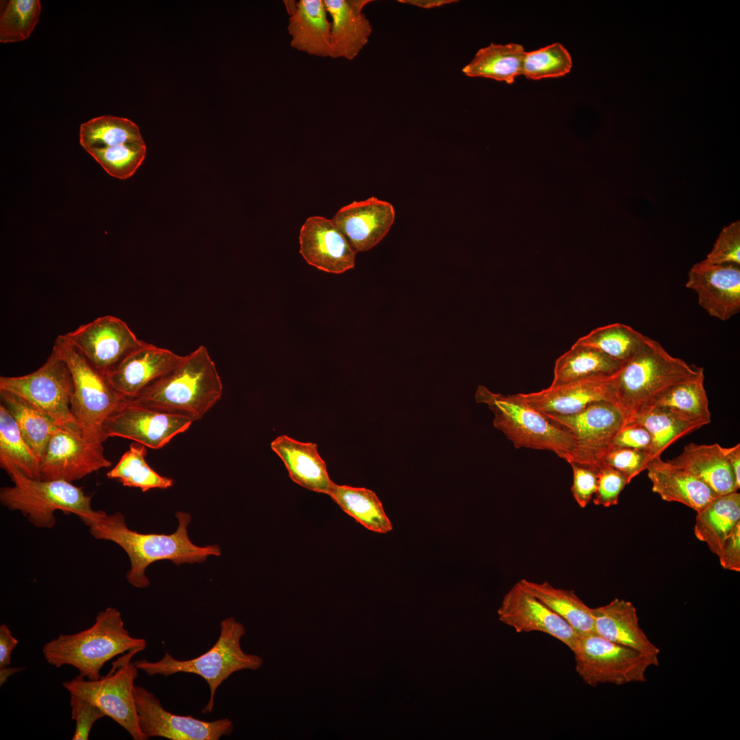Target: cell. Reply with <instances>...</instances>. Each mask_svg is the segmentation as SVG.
<instances>
[{
	"instance_id": "cell-1",
	"label": "cell",
	"mask_w": 740,
	"mask_h": 740,
	"mask_svg": "<svg viewBox=\"0 0 740 740\" xmlns=\"http://www.w3.org/2000/svg\"><path fill=\"white\" fill-rule=\"evenodd\" d=\"M175 517L178 526L172 534L141 533L130 529L125 516L120 512L108 515L103 510L93 517L84 520L91 535L96 539L113 542L127 554L131 567L126 578L132 586L147 588L150 581L145 574L152 563L163 560H171L176 565L184 563H202L208 556L221 554L218 545L198 546L190 540L188 526L191 516L177 511Z\"/></svg>"
},
{
	"instance_id": "cell-2",
	"label": "cell",
	"mask_w": 740,
	"mask_h": 740,
	"mask_svg": "<svg viewBox=\"0 0 740 740\" xmlns=\"http://www.w3.org/2000/svg\"><path fill=\"white\" fill-rule=\"evenodd\" d=\"M147 641L136 638L125 628L121 614L114 607L98 613L93 624L73 634H61L47 642L42 653L48 664L57 668L69 665L89 679L100 678L104 665L132 649H142Z\"/></svg>"
},
{
	"instance_id": "cell-3",
	"label": "cell",
	"mask_w": 740,
	"mask_h": 740,
	"mask_svg": "<svg viewBox=\"0 0 740 740\" xmlns=\"http://www.w3.org/2000/svg\"><path fill=\"white\" fill-rule=\"evenodd\" d=\"M702 375L704 369L669 354L658 341L645 336L633 356L611 379L616 404L628 422L668 388Z\"/></svg>"
},
{
	"instance_id": "cell-4",
	"label": "cell",
	"mask_w": 740,
	"mask_h": 740,
	"mask_svg": "<svg viewBox=\"0 0 740 740\" xmlns=\"http://www.w3.org/2000/svg\"><path fill=\"white\" fill-rule=\"evenodd\" d=\"M223 384L207 348L199 346L131 402L200 419L221 397Z\"/></svg>"
},
{
	"instance_id": "cell-5",
	"label": "cell",
	"mask_w": 740,
	"mask_h": 740,
	"mask_svg": "<svg viewBox=\"0 0 740 740\" xmlns=\"http://www.w3.org/2000/svg\"><path fill=\"white\" fill-rule=\"evenodd\" d=\"M246 632L244 626L230 617L220 624V634L214 645L194 658L178 660L166 650L162 658L156 661L141 659L134 662L137 668L149 676L167 677L177 673L193 674L201 676L210 689L209 700L203 713L212 711L214 695L219 687L235 672L244 669L257 670L263 663L256 654L245 653L241 645Z\"/></svg>"
},
{
	"instance_id": "cell-6",
	"label": "cell",
	"mask_w": 740,
	"mask_h": 740,
	"mask_svg": "<svg viewBox=\"0 0 740 740\" xmlns=\"http://www.w3.org/2000/svg\"><path fill=\"white\" fill-rule=\"evenodd\" d=\"M3 469L14 484L1 488V505L10 510L21 512L36 528H53L57 510L75 514L82 521L99 513L91 506L92 495L72 482L64 480L33 479L12 465Z\"/></svg>"
},
{
	"instance_id": "cell-7",
	"label": "cell",
	"mask_w": 740,
	"mask_h": 740,
	"mask_svg": "<svg viewBox=\"0 0 740 740\" xmlns=\"http://www.w3.org/2000/svg\"><path fill=\"white\" fill-rule=\"evenodd\" d=\"M475 399L477 403L488 406L494 415V427L504 433L515 448L550 451L567 463L573 460L576 453L573 436L513 395L493 393L479 385Z\"/></svg>"
},
{
	"instance_id": "cell-8",
	"label": "cell",
	"mask_w": 740,
	"mask_h": 740,
	"mask_svg": "<svg viewBox=\"0 0 740 740\" xmlns=\"http://www.w3.org/2000/svg\"><path fill=\"white\" fill-rule=\"evenodd\" d=\"M53 348L70 369L74 386L71 410L78 425L88 434L104 442L105 420L127 400L67 340L64 334L56 339Z\"/></svg>"
},
{
	"instance_id": "cell-9",
	"label": "cell",
	"mask_w": 740,
	"mask_h": 740,
	"mask_svg": "<svg viewBox=\"0 0 740 740\" xmlns=\"http://www.w3.org/2000/svg\"><path fill=\"white\" fill-rule=\"evenodd\" d=\"M141 651L132 649L120 655L112 662L109 672L98 679L89 680L78 675L62 684L70 695L97 706L134 740H147L139 728L134 700V682L139 669L132 661Z\"/></svg>"
},
{
	"instance_id": "cell-10",
	"label": "cell",
	"mask_w": 740,
	"mask_h": 740,
	"mask_svg": "<svg viewBox=\"0 0 740 740\" xmlns=\"http://www.w3.org/2000/svg\"><path fill=\"white\" fill-rule=\"evenodd\" d=\"M573 653L577 674L593 687L645 682L648 669L659 664L658 655L613 643L596 634L580 637Z\"/></svg>"
},
{
	"instance_id": "cell-11",
	"label": "cell",
	"mask_w": 740,
	"mask_h": 740,
	"mask_svg": "<svg viewBox=\"0 0 740 740\" xmlns=\"http://www.w3.org/2000/svg\"><path fill=\"white\" fill-rule=\"evenodd\" d=\"M0 390L19 396L62 427L84 431L71 410L74 386L70 369L53 347L36 371L21 376H1Z\"/></svg>"
},
{
	"instance_id": "cell-12",
	"label": "cell",
	"mask_w": 740,
	"mask_h": 740,
	"mask_svg": "<svg viewBox=\"0 0 740 740\" xmlns=\"http://www.w3.org/2000/svg\"><path fill=\"white\" fill-rule=\"evenodd\" d=\"M543 415L573 436L576 453L570 463L595 469L603 465L614 437L628 422L621 409L608 401L592 403L574 415Z\"/></svg>"
},
{
	"instance_id": "cell-13",
	"label": "cell",
	"mask_w": 740,
	"mask_h": 740,
	"mask_svg": "<svg viewBox=\"0 0 740 740\" xmlns=\"http://www.w3.org/2000/svg\"><path fill=\"white\" fill-rule=\"evenodd\" d=\"M103 442L84 431L59 427L51 436L40 461V480H80L111 462Z\"/></svg>"
},
{
	"instance_id": "cell-14",
	"label": "cell",
	"mask_w": 740,
	"mask_h": 740,
	"mask_svg": "<svg viewBox=\"0 0 740 740\" xmlns=\"http://www.w3.org/2000/svg\"><path fill=\"white\" fill-rule=\"evenodd\" d=\"M134 700L139 728L147 739L219 740L234 730L233 722L228 718L205 721L171 713L153 693L141 686L135 685Z\"/></svg>"
},
{
	"instance_id": "cell-15",
	"label": "cell",
	"mask_w": 740,
	"mask_h": 740,
	"mask_svg": "<svg viewBox=\"0 0 740 740\" xmlns=\"http://www.w3.org/2000/svg\"><path fill=\"white\" fill-rule=\"evenodd\" d=\"M195 420L188 416L161 411L126 402L103 422L105 436H118L151 449L166 445L186 431Z\"/></svg>"
},
{
	"instance_id": "cell-16",
	"label": "cell",
	"mask_w": 740,
	"mask_h": 740,
	"mask_svg": "<svg viewBox=\"0 0 740 740\" xmlns=\"http://www.w3.org/2000/svg\"><path fill=\"white\" fill-rule=\"evenodd\" d=\"M64 336L103 375L145 343L125 321L112 315L99 317Z\"/></svg>"
},
{
	"instance_id": "cell-17",
	"label": "cell",
	"mask_w": 740,
	"mask_h": 740,
	"mask_svg": "<svg viewBox=\"0 0 740 740\" xmlns=\"http://www.w3.org/2000/svg\"><path fill=\"white\" fill-rule=\"evenodd\" d=\"M500 619L517 632L549 634L574 652L580 637L560 616L528 591L518 581L505 594L499 608Z\"/></svg>"
},
{
	"instance_id": "cell-18",
	"label": "cell",
	"mask_w": 740,
	"mask_h": 740,
	"mask_svg": "<svg viewBox=\"0 0 740 740\" xmlns=\"http://www.w3.org/2000/svg\"><path fill=\"white\" fill-rule=\"evenodd\" d=\"M686 286L696 293L698 304L713 317L724 321L740 311L739 265L697 262L689 271Z\"/></svg>"
},
{
	"instance_id": "cell-19",
	"label": "cell",
	"mask_w": 740,
	"mask_h": 740,
	"mask_svg": "<svg viewBox=\"0 0 740 740\" xmlns=\"http://www.w3.org/2000/svg\"><path fill=\"white\" fill-rule=\"evenodd\" d=\"M184 357L145 342L105 376L118 393L127 399H132L175 369Z\"/></svg>"
},
{
	"instance_id": "cell-20",
	"label": "cell",
	"mask_w": 740,
	"mask_h": 740,
	"mask_svg": "<svg viewBox=\"0 0 740 740\" xmlns=\"http://www.w3.org/2000/svg\"><path fill=\"white\" fill-rule=\"evenodd\" d=\"M299 246L304 260L325 272L342 273L355 265L356 252L332 219L308 217L300 230Z\"/></svg>"
},
{
	"instance_id": "cell-21",
	"label": "cell",
	"mask_w": 740,
	"mask_h": 740,
	"mask_svg": "<svg viewBox=\"0 0 740 740\" xmlns=\"http://www.w3.org/2000/svg\"><path fill=\"white\" fill-rule=\"evenodd\" d=\"M612 377L592 378L549 386L536 392L514 394L521 403L543 414L569 415L592 403H615Z\"/></svg>"
},
{
	"instance_id": "cell-22",
	"label": "cell",
	"mask_w": 740,
	"mask_h": 740,
	"mask_svg": "<svg viewBox=\"0 0 740 740\" xmlns=\"http://www.w3.org/2000/svg\"><path fill=\"white\" fill-rule=\"evenodd\" d=\"M395 218L391 203L372 197L344 206L332 219L356 253L367 251L380 243Z\"/></svg>"
},
{
	"instance_id": "cell-23",
	"label": "cell",
	"mask_w": 740,
	"mask_h": 740,
	"mask_svg": "<svg viewBox=\"0 0 740 740\" xmlns=\"http://www.w3.org/2000/svg\"><path fill=\"white\" fill-rule=\"evenodd\" d=\"M284 4L291 47L310 56L330 57L332 24L323 0H285Z\"/></svg>"
},
{
	"instance_id": "cell-24",
	"label": "cell",
	"mask_w": 740,
	"mask_h": 740,
	"mask_svg": "<svg viewBox=\"0 0 740 740\" xmlns=\"http://www.w3.org/2000/svg\"><path fill=\"white\" fill-rule=\"evenodd\" d=\"M332 21L330 57L354 60L369 42L372 26L363 10L371 0H323Z\"/></svg>"
},
{
	"instance_id": "cell-25",
	"label": "cell",
	"mask_w": 740,
	"mask_h": 740,
	"mask_svg": "<svg viewBox=\"0 0 740 740\" xmlns=\"http://www.w3.org/2000/svg\"><path fill=\"white\" fill-rule=\"evenodd\" d=\"M271 447L281 458L294 482L308 490L329 494L335 483L330 478L315 443L281 435L271 442Z\"/></svg>"
},
{
	"instance_id": "cell-26",
	"label": "cell",
	"mask_w": 740,
	"mask_h": 740,
	"mask_svg": "<svg viewBox=\"0 0 740 740\" xmlns=\"http://www.w3.org/2000/svg\"><path fill=\"white\" fill-rule=\"evenodd\" d=\"M593 610L596 634L643 653H660L641 628L637 609L630 601L615 598Z\"/></svg>"
},
{
	"instance_id": "cell-27",
	"label": "cell",
	"mask_w": 740,
	"mask_h": 740,
	"mask_svg": "<svg viewBox=\"0 0 740 740\" xmlns=\"http://www.w3.org/2000/svg\"><path fill=\"white\" fill-rule=\"evenodd\" d=\"M646 470L654 493L665 501L682 504L696 513L717 496L700 480L661 457L653 459Z\"/></svg>"
},
{
	"instance_id": "cell-28",
	"label": "cell",
	"mask_w": 740,
	"mask_h": 740,
	"mask_svg": "<svg viewBox=\"0 0 740 740\" xmlns=\"http://www.w3.org/2000/svg\"><path fill=\"white\" fill-rule=\"evenodd\" d=\"M667 461L700 480L717 495L738 491L723 447L718 443H691L678 456Z\"/></svg>"
},
{
	"instance_id": "cell-29",
	"label": "cell",
	"mask_w": 740,
	"mask_h": 740,
	"mask_svg": "<svg viewBox=\"0 0 740 740\" xmlns=\"http://www.w3.org/2000/svg\"><path fill=\"white\" fill-rule=\"evenodd\" d=\"M740 525V494L717 495L697 513L694 534L717 556L726 538Z\"/></svg>"
},
{
	"instance_id": "cell-30",
	"label": "cell",
	"mask_w": 740,
	"mask_h": 740,
	"mask_svg": "<svg viewBox=\"0 0 740 740\" xmlns=\"http://www.w3.org/2000/svg\"><path fill=\"white\" fill-rule=\"evenodd\" d=\"M521 584L565 620L580 637L595 634L593 610L573 590L556 588L548 582L521 579Z\"/></svg>"
},
{
	"instance_id": "cell-31",
	"label": "cell",
	"mask_w": 740,
	"mask_h": 740,
	"mask_svg": "<svg viewBox=\"0 0 740 740\" xmlns=\"http://www.w3.org/2000/svg\"><path fill=\"white\" fill-rule=\"evenodd\" d=\"M622 362L589 346L574 343L555 362L552 386L592 378L612 377Z\"/></svg>"
},
{
	"instance_id": "cell-32",
	"label": "cell",
	"mask_w": 740,
	"mask_h": 740,
	"mask_svg": "<svg viewBox=\"0 0 740 740\" xmlns=\"http://www.w3.org/2000/svg\"><path fill=\"white\" fill-rule=\"evenodd\" d=\"M524 47L517 43H491L480 49L462 71L470 77H484L513 84L522 75L526 54Z\"/></svg>"
},
{
	"instance_id": "cell-33",
	"label": "cell",
	"mask_w": 740,
	"mask_h": 740,
	"mask_svg": "<svg viewBox=\"0 0 740 740\" xmlns=\"http://www.w3.org/2000/svg\"><path fill=\"white\" fill-rule=\"evenodd\" d=\"M328 495L345 513L367 530L380 534L393 530L382 503L373 491L334 484Z\"/></svg>"
},
{
	"instance_id": "cell-34",
	"label": "cell",
	"mask_w": 740,
	"mask_h": 740,
	"mask_svg": "<svg viewBox=\"0 0 740 740\" xmlns=\"http://www.w3.org/2000/svg\"><path fill=\"white\" fill-rule=\"evenodd\" d=\"M704 381V375H702L676 384L661 393L647 407L660 408L687 421L703 426L708 424L711 415Z\"/></svg>"
},
{
	"instance_id": "cell-35",
	"label": "cell",
	"mask_w": 740,
	"mask_h": 740,
	"mask_svg": "<svg viewBox=\"0 0 740 740\" xmlns=\"http://www.w3.org/2000/svg\"><path fill=\"white\" fill-rule=\"evenodd\" d=\"M0 399L40 463L51 436L61 426L14 393L0 390Z\"/></svg>"
},
{
	"instance_id": "cell-36",
	"label": "cell",
	"mask_w": 740,
	"mask_h": 740,
	"mask_svg": "<svg viewBox=\"0 0 740 740\" xmlns=\"http://www.w3.org/2000/svg\"><path fill=\"white\" fill-rule=\"evenodd\" d=\"M631 421L642 425L650 434L652 444L649 453L652 460L661 457L663 452L676 441L704 426L657 407L641 410L629 421Z\"/></svg>"
},
{
	"instance_id": "cell-37",
	"label": "cell",
	"mask_w": 740,
	"mask_h": 740,
	"mask_svg": "<svg viewBox=\"0 0 740 740\" xmlns=\"http://www.w3.org/2000/svg\"><path fill=\"white\" fill-rule=\"evenodd\" d=\"M0 465H12L26 476L40 479V463L5 407L0 404Z\"/></svg>"
},
{
	"instance_id": "cell-38",
	"label": "cell",
	"mask_w": 740,
	"mask_h": 740,
	"mask_svg": "<svg viewBox=\"0 0 740 740\" xmlns=\"http://www.w3.org/2000/svg\"><path fill=\"white\" fill-rule=\"evenodd\" d=\"M146 447L142 444L132 443L116 465L107 472V478L116 480L125 486L138 488L143 492L171 487L173 479L160 475L147 464Z\"/></svg>"
},
{
	"instance_id": "cell-39",
	"label": "cell",
	"mask_w": 740,
	"mask_h": 740,
	"mask_svg": "<svg viewBox=\"0 0 740 740\" xmlns=\"http://www.w3.org/2000/svg\"><path fill=\"white\" fill-rule=\"evenodd\" d=\"M140 140L138 125L126 118L104 115L80 125L79 143L86 151Z\"/></svg>"
},
{
	"instance_id": "cell-40",
	"label": "cell",
	"mask_w": 740,
	"mask_h": 740,
	"mask_svg": "<svg viewBox=\"0 0 740 740\" xmlns=\"http://www.w3.org/2000/svg\"><path fill=\"white\" fill-rule=\"evenodd\" d=\"M645 336L628 325L615 323L593 330L575 343L593 347L623 363L633 356Z\"/></svg>"
},
{
	"instance_id": "cell-41",
	"label": "cell",
	"mask_w": 740,
	"mask_h": 740,
	"mask_svg": "<svg viewBox=\"0 0 740 740\" xmlns=\"http://www.w3.org/2000/svg\"><path fill=\"white\" fill-rule=\"evenodd\" d=\"M38 0H7L0 3V42L26 40L39 21Z\"/></svg>"
},
{
	"instance_id": "cell-42",
	"label": "cell",
	"mask_w": 740,
	"mask_h": 740,
	"mask_svg": "<svg viewBox=\"0 0 740 740\" xmlns=\"http://www.w3.org/2000/svg\"><path fill=\"white\" fill-rule=\"evenodd\" d=\"M111 176L126 180L132 176L144 161L147 147L144 140L130 142L86 151Z\"/></svg>"
},
{
	"instance_id": "cell-43",
	"label": "cell",
	"mask_w": 740,
	"mask_h": 740,
	"mask_svg": "<svg viewBox=\"0 0 740 740\" xmlns=\"http://www.w3.org/2000/svg\"><path fill=\"white\" fill-rule=\"evenodd\" d=\"M572 65V58L567 49L560 42H554L526 52L522 75L532 80L560 77L568 74Z\"/></svg>"
},
{
	"instance_id": "cell-44",
	"label": "cell",
	"mask_w": 740,
	"mask_h": 740,
	"mask_svg": "<svg viewBox=\"0 0 740 740\" xmlns=\"http://www.w3.org/2000/svg\"><path fill=\"white\" fill-rule=\"evenodd\" d=\"M704 261L713 264H740V223L739 221L723 228L713 249Z\"/></svg>"
},
{
	"instance_id": "cell-45",
	"label": "cell",
	"mask_w": 740,
	"mask_h": 740,
	"mask_svg": "<svg viewBox=\"0 0 740 740\" xmlns=\"http://www.w3.org/2000/svg\"><path fill=\"white\" fill-rule=\"evenodd\" d=\"M630 482L619 471L603 464L597 469V484L593 497L597 506L610 507L618 504L619 497L624 487Z\"/></svg>"
},
{
	"instance_id": "cell-46",
	"label": "cell",
	"mask_w": 740,
	"mask_h": 740,
	"mask_svg": "<svg viewBox=\"0 0 740 740\" xmlns=\"http://www.w3.org/2000/svg\"><path fill=\"white\" fill-rule=\"evenodd\" d=\"M652 460L648 452L631 448H611L604 457L603 464L624 473L630 482L646 470Z\"/></svg>"
},
{
	"instance_id": "cell-47",
	"label": "cell",
	"mask_w": 740,
	"mask_h": 740,
	"mask_svg": "<svg viewBox=\"0 0 740 740\" xmlns=\"http://www.w3.org/2000/svg\"><path fill=\"white\" fill-rule=\"evenodd\" d=\"M71 719L75 722L73 740H87L94 724L106 715L97 706L81 698L70 695Z\"/></svg>"
},
{
	"instance_id": "cell-48",
	"label": "cell",
	"mask_w": 740,
	"mask_h": 740,
	"mask_svg": "<svg viewBox=\"0 0 740 740\" xmlns=\"http://www.w3.org/2000/svg\"><path fill=\"white\" fill-rule=\"evenodd\" d=\"M573 471L572 495L580 507L585 508L592 500L597 489V469L569 463Z\"/></svg>"
},
{
	"instance_id": "cell-49",
	"label": "cell",
	"mask_w": 740,
	"mask_h": 740,
	"mask_svg": "<svg viewBox=\"0 0 740 740\" xmlns=\"http://www.w3.org/2000/svg\"><path fill=\"white\" fill-rule=\"evenodd\" d=\"M651 444L652 438L646 428L631 421L627 422L617 433L612 441L611 448H631L649 452Z\"/></svg>"
},
{
	"instance_id": "cell-50",
	"label": "cell",
	"mask_w": 740,
	"mask_h": 740,
	"mask_svg": "<svg viewBox=\"0 0 740 740\" xmlns=\"http://www.w3.org/2000/svg\"><path fill=\"white\" fill-rule=\"evenodd\" d=\"M718 558L724 569L740 571V525L726 538Z\"/></svg>"
},
{
	"instance_id": "cell-51",
	"label": "cell",
	"mask_w": 740,
	"mask_h": 740,
	"mask_svg": "<svg viewBox=\"0 0 740 740\" xmlns=\"http://www.w3.org/2000/svg\"><path fill=\"white\" fill-rule=\"evenodd\" d=\"M18 643L9 627L3 624L0 626V668L10 666L13 650Z\"/></svg>"
},
{
	"instance_id": "cell-52",
	"label": "cell",
	"mask_w": 740,
	"mask_h": 740,
	"mask_svg": "<svg viewBox=\"0 0 740 740\" xmlns=\"http://www.w3.org/2000/svg\"><path fill=\"white\" fill-rule=\"evenodd\" d=\"M724 454L728 459L733 473L737 489L740 488V444L731 447H723Z\"/></svg>"
},
{
	"instance_id": "cell-53",
	"label": "cell",
	"mask_w": 740,
	"mask_h": 740,
	"mask_svg": "<svg viewBox=\"0 0 740 740\" xmlns=\"http://www.w3.org/2000/svg\"><path fill=\"white\" fill-rule=\"evenodd\" d=\"M401 3L409 4L423 9H431L458 2L456 0H399Z\"/></svg>"
},
{
	"instance_id": "cell-54",
	"label": "cell",
	"mask_w": 740,
	"mask_h": 740,
	"mask_svg": "<svg viewBox=\"0 0 740 740\" xmlns=\"http://www.w3.org/2000/svg\"><path fill=\"white\" fill-rule=\"evenodd\" d=\"M23 669H25L24 667H10V665L0 668V686L2 687L10 676Z\"/></svg>"
}]
</instances>
